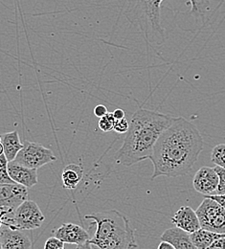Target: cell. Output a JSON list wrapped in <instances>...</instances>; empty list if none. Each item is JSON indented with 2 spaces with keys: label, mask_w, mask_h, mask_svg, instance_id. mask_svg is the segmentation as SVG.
I'll return each instance as SVG.
<instances>
[{
  "label": "cell",
  "mask_w": 225,
  "mask_h": 249,
  "mask_svg": "<svg viewBox=\"0 0 225 249\" xmlns=\"http://www.w3.org/2000/svg\"><path fill=\"white\" fill-rule=\"evenodd\" d=\"M14 180L8 173V160L5 156H0V184H13Z\"/></svg>",
  "instance_id": "obj_19"
},
{
  "label": "cell",
  "mask_w": 225,
  "mask_h": 249,
  "mask_svg": "<svg viewBox=\"0 0 225 249\" xmlns=\"http://www.w3.org/2000/svg\"><path fill=\"white\" fill-rule=\"evenodd\" d=\"M27 199L28 190L26 187L17 183L0 184V210L14 213Z\"/></svg>",
  "instance_id": "obj_8"
},
{
  "label": "cell",
  "mask_w": 225,
  "mask_h": 249,
  "mask_svg": "<svg viewBox=\"0 0 225 249\" xmlns=\"http://www.w3.org/2000/svg\"><path fill=\"white\" fill-rule=\"evenodd\" d=\"M211 160L216 166L225 169V144H219L213 148Z\"/></svg>",
  "instance_id": "obj_18"
},
{
  "label": "cell",
  "mask_w": 225,
  "mask_h": 249,
  "mask_svg": "<svg viewBox=\"0 0 225 249\" xmlns=\"http://www.w3.org/2000/svg\"><path fill=\"white\" fill-rule=\"evenodd\" d=\"M206 249H225V237L215 241Z\"/></svg>",
  "instance_id": "obj_25"
},
{
  "label": "cell",
  "mask_w": 225,
  "mask_h": 249,
  "mask_svg": "<svg viewBox=\"0 0 225 249\" xmlns=\"http://www.w3.org/2000/svg\"><path fill=\"white\" fill-rule=\"evenodd\" d=\"M56 160L57 157L54 156L50 149H47L38 143L26 140L23 143L22 150L18 153L14 161L24 167L37 170Z\"/></svg>",
  "instance_id": "obj_7"
},
{
  "label": "cell",
  "mask_w": 225,
  "mask_h": 249,
  "mask_svg": "<svg viewBox=\"0 0 225 249\" xmlns=\"http://www.w3.org/2000/svg\"><path fill=\"white\" fill-rule=\"evenodd\" d=\"M201 228L225 234V209L214 199L205 197L195 210Z\"/></svg>",
  "instance_id": "obj_5"
},
{
  "label": "cell",
  "mask_w": 225,
  "mask_h": 249,
  "mask_svg": "<svg viewBox=\"0 0 225 249\" xmlns=\"http://www.w3.org/2000/svg\"><path fill=\"white\" fill-rule=\"evenodd\" d=\"M160 240L170 243L175 249H197L191 241L190 234L177 227L165 230L160 236Z\"/></svg>",
  "instance_id": "obj_14"
},
{
  "label": "cell",
  "mask_w": 225,
  "mask_h": 249,
  "mask_svg": "<svg viewBox=\"0 0 225 249\" xmlns=\"http://www.w3.org/2000/svg\"><path fill=\"white\" fill-rule=\"evenodd\" d=\"M205 197H209L214 199L219 204H221L225 209V195H215V196H205Z\"/></svg>",
  "instance_id": "obj_26"
},
{
  "label": "cell",
  "mask_w": 225,
  "mask_h": 249,
  "mask_svg": "<svg viewBox=\"0 0 225 249\" xmlns=\"http://www.w3.org/2000/svg\"><path fill=\"white\" fill-rule=\"evenodd\" d=\"M220 178L214 168L201 167L194 175L193 186L196 192L205 196H214L218 186Z\"/></svg>",
  "instance_id": "obj_9"
},
{
  "label": "cell",
  "mask_w": 225,
  "mask_h": 249,
  "mask_svg": "<svg viewBox=\"0 0 225 249\" xmlns=\"http://www.w3.org/2000/svg\"><path fill=\"white\" fill-rule=\"evenodd\" d=\"M0 239L3 249H32L30 238L22 230L7 225H3L0 228Z\"/></svg>",
  "instance_id": "obj_11"
},
{
  "label": "cell",
  "mask_w": 225,
  "mask_h": 249,
  "mask_svg": "<svg viewBox=\"0 0 225 249\" xmlns=\"http://www.w3.org/2000/svg\"><path fill=\"white\" fill-rule=\"evenodd\" d=\"M0 249H3V248H2V243H1V239H0Z\"/></svg>",
  "instance_id": "obj_31"
},
{
  "label": "cell",
  "mask_w": 225,
  "mask_h": 249,
  "mask_svg": "<svg viewBox=\"0 0 225 249\" xmlns=\"http://www.w3.org/2000/svg\"><path fill=\"white\" fill-rule=\"evenodd\" d=\"M4 155V149H3V145L2 143H0V156Z\"/></svg>",
  "instance_id": "obj_30"
},
{
  "label": "cell",
  "mask_w": 225,
  "mask_h": 249,
  "mask_svg": "<svg viewBox=\"0 0 225 249\" xmlns=\"http://www.w3.org/2000/svg\"><path fill=\"white\" fill-rule=\"evenodd\" d=\"M107 113H108V110H107L106 107L104 105H98L94 108V114L98 118H102V117L105 116Z\"/></svg>",
  "instance_id": "obj_24"
},
{
  "label": "cell",
  "mask_w": 225,
  "mask_h": 249,
  "mask_svg": "<svg viewBox=\"0 0 225 249\" xmlns=\"http://www.w3.org/2000/svg\"><path fill=\"white\" fill-rule=\"evenodd\" d=\"M1 143L4 149V156L8 162L14 161L23 148V144L21 143L18 132L17 130L2 134Z\"/></svg>",
  "instance_id": "obj_15"
},
{
  "label": "cell",
  "mask_w": 225,
  "mask_h": 249,
  "mask_svg": "<svg viewBox=\"0 0 225 249\" xmlns=\"http://www.w3.org/2000/svg\"><path fill=\"white\" fill-rule=\"evenodd\" d=\"M164 0H129L125 16L137 25L152 46H160L166 41L165 29L161 25V4ZM191 14L203 25L211 11L210 0H189Z\"/></svg>",
  "instance_id": "obj_3"
},
{
  "label": "cell",
  "mask_w": 225,
  "mask_h": 249,
  "mask_svg": "<svg viewBox=\"0 0 225 249\" xmlns=\"http://www.w3.org/2000/svg\"><path fill=\"white\" fill-rule=\"evenodd\" d=\"M8 173L15 183L32 188L37 184V170L24 167L15 161L8 162Z\"/></svg>",
  "instance_id": "obj_12"
},
{
  "label": "cell",
  "mask_w": 225,
  "mask_h": 249,
  "mask_svg": "<svg viewBox=\"0 0 225 249\" xmlns=\"http://www.w3.org/2000/svg\"><path fill=\"white\" fill-rule=\"evenodd\" d=\"M157 249H175L170 243H168V242H163V241H161L160 244H159V246H158V248Z\"/></svg>",
  "instance_id": "obj_28"
},
{
  "label": "cell",
  "mask_w": 225,
  "mask_h": 249,
  "mask_svg": "<svg viewBox=\"0 0 225 249\" xmlns=\"http://www.w3.org/2000/svg\"><path fill=\"white\" fill-rule=\"evenodd\" d=\"M112 114H113V117H114V119H115V120H121V119H124V118H125V116H126L125 111H124L123 109H121V108H117V109H115V110L112 112Z\"/></svg>",
  "instance_id": "obj_27"
},
{
  "label": "cell",
  "mask_w": 225,
  "mask_h": 249,
  "mask_svg": "<svg viewBox=\"0 0 225 249\" xmlns=\"http://www.w3.org/2000/svg\"><path fill=\"white\" fill-rule=\"evenodd\" d=\"M44 249H65V243L53 236L45 242Z\"/></svg>",
  "instance_id": "obj_22"
},
{
  "label": "cell",
  "mask_w": 225,
  "mask_h": 249,
  "mask_svg": "<svg viewBox=\"0 0 225 249\" xmlns=\"http://www.w3.org/2000/svg\"><path fill=\"white\" fill-rule=\"evenodd\" d=\"M44 216L38 205L33 200H25L14 212L13 218L7 226L19 230H34L44 222Z\"/></svg>",
  "instance_id": "obj_6"
},
{
  "label": "cell",
  "mask_w": 225,
  "mask_h": 249,
  "mask_svg": "<svg viewBox=\"0 0 225 249\" xmlns=\"http://www.w3.org/2000/svg\"><path fill=\"white\" fill-rule=\"evenodd\" d=\"M203 138L194 124L175 118L158 138L150 157L154 165L152 180L158 177L177 178L189 174L203 150Z\"/></svg>",
  "instance_id": "obj_1"
},
{
  "label": "cell",
  "mask_w": 225,
  "mask_h": 249,
  "mask_svg": "<svg viewBox=\"0 0 225 249\" xmlns=\"http://www.w3.org/2000/svg\"><path fill=\"white\" fill-rule=\"evenodd\" d=\"M0 143H1V135H0Z\"/></svg>",
  "instance_id": "obj_32"
},
{
  "label": "cell",
  "mask_w": 225,
  "mask_h": 249,
  "mask_svg": "<svg viewBox=\"0 0 225 249\" xmlns=\"http://www.w3.org/2000/svg\"><path fill=\"white\" fill-rule=\"evenodd\" d=\"M86 219L96 224V231L89 243L93 249H138L134 230L129 218L117 210L87 215Z\"/></svg>",
  "instance_id": "obj_4"
},
{
  "label": "cell",
  "mask_w": 225,
  "mask_h": 249,
  "mask_svg": "<svg viewBox=\"0 0 225 249\" xmlns=\"http://www.w3.org/2000/svg\"><path fill=\"white\" fill-rule=\"evenodd\" d=\"M174 120L170 115L139 107L131 117L123 145L114 156L115 161L129 167L150 159L161 134Z\"/></svg>",
  "instance_id": "obj_2"
},
{
  "label": "cell",
  "mask_w": 225,
  "mask_h": 249,
  "mask_svg": "<svg viewBox=\"0 0 225 249\" xmlns=\"http://www.w3.org/2000/svg\"><path fill=\"white\" fill-rule=\"evenodd\" d=\"M85 176L82 166L77 164H69L62 173L63 186L68 190H73L79 185Z\"/></svg>",
  "instance_id": "obj_16"
},
{
  "label": "cell",
  "mask_w": 225,
  "mask_h": 249,
  "mask_svg": "<svg viewBox=\"0 0 225 249\" xmlns=\"http://www.w3.org/2000/svg\"><path fill=\"white\" fill-rule=\"evenodd\" d=\"M115 121H116V120L114 119L112 112H111V113L108 112L105 116L100 118L99 123H98L99 128H100L101 130H103L104 132H109V131L113 130L114 124H115Z\"/></svg>",
  "instance_id": "obj_20"
},
{
  "label": "cell",
  "mask_w": 225,
  "mask_h": 249,
  "mask_svg": "<svg viewBox=\"0 0 225 249\" xmlns=\"http://www.w3.org/2000/svg\"><path fill=\"white\" fill-rule=\"evenodd\" d=\"M73 249H93L90 243L87 242V243H85V244H82V245H78L76 246Z\"/></svg>",
  "instance_id": "obj_29"
},
{
  "label": "cell",
  "mask_w": 225,
  "mask_h": 249,
  "mask_svg": "<svg viewBox=\"0 0 225 249\" xmlns=\"http://www.w3.org/2000/svg\"><path fill=\"white\" fill-rule=\"evenodd\" d=\"M54 237L70 245H82L90 241L88 232L82 226L75 223H64L59 228L53 230Z\"/></svg>",
  "instance_id": "obj_10"
},
{
  "label": "cell",
  "mask_w": 225,
  "mask_h": 249,
  "mask_svg": "<svg viewBox=\"0 0 225 249\" xmlns=\"http://www.w3.org/2000/svg\"><path fill=\"white\" fill-rule=\"evenodd\" d=\"M214 169H215V171L218 174L219 178H220L219 186H218V189H217L215 195H225V169L218 167V166H216Z\"/></svg>",
  "instance_id": "obj_21"
},
{
  "label": "cell",
  "mask_w": 225,
  "mask_h": 249,
  "mask_svg": "<svg viewBox=\"0 0 225 249\" xmlns=\"http://www.w3.org/2000/svg\"><path fill=\"white\" fill-rule=\"evenodd\" d=\"M225 237V234L214 233V232L205 230L203 228H200L199 230L190 234L191 241L193 246L197 249H206L215 241Z\"/></svg>",
  "instance_id": "obj_17"
},
{
  "label": "cell",
  "mask_w": 225,
  "mask_h": 249,
  "mask_svg": "<svg viewBox=\"0 0 225 249\" xmlns=\"http://www.w3.org/2000/svg\"><path fill=\"white\" fill-rule=\"evenodd\" d=\"M172 223L175 227L192 234L201 228L196 212L190 206L180 207L172 218Z\"/></svg>",
  "instance_id": "obj_13"
},
{
  "label": "cell",
  "mask_w": 225,
  "mask_h": 249,
  "mask_svg": "<svg viewBox=\"0 0 225 249\" xmlns=\"http://www.w3.org/2000/svg\"><path fill=\"white\" fill-rule=\"evenodd\" d=\"M129 128V122L126 119H121V120H116L115 124H114V128L113 130H115L117 133L119 134H126L128 132Z\"/></svg>",
  "instance_id": "obj_23"
}]
</instances>
